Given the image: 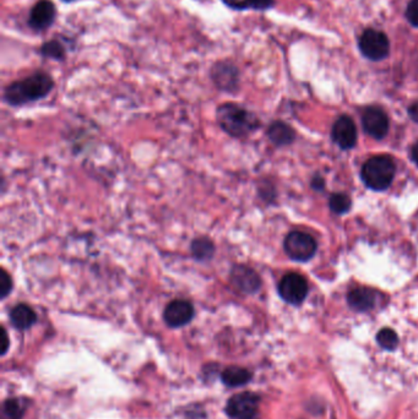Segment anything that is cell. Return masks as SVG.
Segmentation results:
<instances>
[{
  "label": "cell",
  "mask_w": 418,
  "mask_h": 419,
  "mask_svg": "<svg viewBox=\"0 0 418 419\" xmlns=\"http://www.w3.org/2000/svg\"><path fill=\"white\" fill-rule=\"evenodd\" d=\"M53 87L52 76L43 72H35L23 80L15 81L6 86L4 101L13 107H20L45 99Z\"/></svg>",
  "instance_id": "cell-1"
},
{
  "label": "cell",
  "mask_w": 418,
  "mask_h": 419,
  "mask_svg": "<svg viewBox=\"0 0 418 419\" xmlns=\"http://www.w3.org/2000/svg\"><path fill=\"white\" fill-rule=\"evenodd\" d=\"M216 121L220 128L231 138H243L260 126V121L254 113L236 103H223L216 111Z\"/></svg>",
  "instance_id": "cell-2"
},
{
  "label": "cell",
  "mask_w": 418,
  "mask_h": 419,
  "mask_svg": "<svg viewBox=\"0 0 418 419\" xmlns=\"http://www.w3.org/2000/svg\"><path fill=\"white\" fill-rule=\"evenodd\" d=\"M395 170V163L390 157H372L362 168V179L367 187L375 192H382L390 187Z\"/></svg>",
  "instance_id": "cell-3"
},
{
  "label": "cell",
  "mask_w": 418,
  "mask_h": 419,
  "mask_svg": "<svg viewBox=\"0 0 418 419\" xmlns=\"http://www.w3.org/2000/svg\"><path fill=\"white\" fill-rule=\"evenodd\" d=\"M260 397L254 393H237L226 406V413L233 419H260Z\"/></svg>",
  "instance_id": "cell-4"
},
{
  "label": "cell",
  "mask_w": 418,
  "mask_h": 419,
  "mask_svg": "<svg viewBox=\"0 0 418 419\" xmlns=\"http://www.w3.org/2000/svg\"><path fill=\"white\" fill-rule=\"evenodd\" d=\"M285 251L289 258L296 261H307L316 254V243L307 233L294 231L286 236Z\"/></svg>",
  "instance_id": "cell-5"
},
{
  "label": "cell",
  "mask_w": 418,
  "mask_h": 419,
  "mask_svg": "<svg viewBox=\"0 0 418 419\" xmlns=\"http://www.w3.org/2000/svg\"><path fill=\"white\" fill-rule=\"evenodd\" d=\"M360 50L370 60H382L389 54L390 43L382 32L367 30L360 36Z\"/></svg>",
  "instance_id": "cell-6"
},
{
  "label": "cell",
  "mask_w": 418,
  "mask_h": 419,
  "mask_svg": "<svg viewBox=\"0 0 418 419\" xmlns=\"http://www.w3.org/2000/svg\"><path fill=\"white\" fill-rule=\"evenodd\" d=\"M279 295L285 302L299 305L308 295V283L299 273H287L279 283Z\"/></svg>",
  "instance_id": "cell-7"
},
{
  "label": "cell",
  "mask_w": 418,
  "mask_h": 419,
  "mask_svg": "<svg viewBox=\"0 0 418 419\" xmlns=\"http://www.w3.org/2000/svg\"><path fill=\"white\" fill-rule=\"evenodd\" d=\"M230 282L243 295H254L262 287V280L258 272L245 265H235L231 268Z\"/></svg>",
  "instance_id": "cell-8"
},
{
  "label": "cell",
  "mask_w": 418,
  "mask_h": 419,
  "mask_svg": "<svg viewBox=\"0 0 418 419\" xmlns=\"http://www.w3.org/2000/svg\"><path fill=\"white\" fill-rule=\"evenodd\" d=\"M195 309L187 299H174L167 304L164 312V320L169 327H182L194 319Z\"/></svg>",
  "instance_id": "cell-9"
},
{
  "label": "cell",
  "mask_w": 418,
  "mask_h": 419,
  "mask_svg": "<svg viewBox=\"0 0 418 419\" xmlns=\"http://www.w3.org/2000/svg\"><path fill=\"white\" fill-rule=\"evenodd\" d=\"M211 79L214 81L215 86L221 91L233 94L236 92L240 85V74L235 65L231 62H220L215 64L211 70Z\"/></svg>",
  "instance_id": "cell-10"
},
{
  "label": "cell",
  "mask_w": 418,
  "mask_h": 419,
  "mask_svg": "<svg viewBox=\"0 0 418 419\" xmlns=\"http://www.w3.org/2000/svg\"><path fill=\"white\" fill-rule=\"evenodd\" d=\"M362 123L365 133L374 138H382L389 131V119L380 108H367Z\"/></svg>",
  "instance_id": "cell-11"
},
{
  "label": "cell",
  "mask_w": 418,
  "mask_h": 419,
  "mask_svg": "<svg viewBox=\"0 0 418 419\" xmlns=\"http://www.w3.org/2000/svg\"><path fill=\"white\" fill-rule=\"evenodd\" d=\"M55 15V6L50 0H38L31 9L28 23L35 31H45L52 26Z\"/></svg>",
  "instance_id": "cell-12"
},
{
  "label": "cell",
  "mask_w": 418,
  "mask_h": 419,
  "mask_svg": "<svg viewBox=\"0 0 418 419\" xmlns=\"http://www.w3.org/2000/svg\"><path fill=\"white\" fill-rule=\"evenodd\" d=\"M333 138L341 148H352L357 143V128L350 116H343L335 121Z\"/></svg>",
  "instance_id": "cell-13"
},
{
  "label": "cell",
  "mask_w": 418,
  "mask_h": 419,
  "mask_svg": "<svg viewBox=\"0 0 418 419\" xmlns=\"http://www.w3.org/2000/svg\"><path fill=\"white\" fill-rule=\"evenodd\" d=\"M347 302L357 312H368L378 302V293L370 288H356L347 295Z\"/></svg>",
  "instance_id": "cell-14"
},
{
  "label": "cell",
  "mask_w": 418,
  "mask_h": 419,
  "mask_svg": "<svg viewBox=\"0 0 418 419\" xmlns=\"http://www.w3.org/2000/svg\"><path fill=\"white\" fill-rule=\"evenodd\" d=\"M11 325L20 331L28 330L37 322V314L28 304H16L9 312Z\"/></svg>",
  "instance_id": "cell-15"
},
{
  "label": "cell",
  "mask_w": 418,
  "mask_h": 419,
  "mask_svg": "<svg viewBox=\"0 0 418 419\" xmlns=\"http://www.w3.org/2000/svg\"><path fill=\"white\" fill-rule=\"evenodd\" d=\"M216 246L208 236H198L191 243V254L196 261H209L214 258Z\"/></svg>",
  "instance_id": "cell-16"
},
{
  "label": "cell",
  "mask_w": 418,
  "mask_h": 419,
  "mask_svg": "<svg viewBox=\"0 0 418 419\" xmlns=\"http://www.w3.org/2000/svg\"><path fill=\"white\" fill-rule=\"evenodd\" d=\"M267 136L277 146H285L294 141V131L284 121H274L267 129Z\"/></svg>",
  "instance_id": "cell-17"
},
{
  "label": "cell",
  "mask_w": 418,
  "mask_h": 419,
  "mask_svg": "<svg viewBox=\"0 0 418 419\" xmlns=\"http://www.w3.org/2000/svg\"><path fill=\"white\" fill-rule=\"evenodd\" d=\"M221 379H223V383L230 388H240V386L250 383L252 379V373L250 370L240 368V366H228L223 370Z\"/></svg>",
  "instance_id": "cell-18"
},
{
  "label": "cell",
  "mask_w": 418,
  "mask_h": 419,
  "mask_svg": "<svg viewBox=\"0 0 418 419\" xmlns=\"http://www.w3.org/2000/svg\"><path fill=\"white\" fill-rule=\"evenodd\" d=\"M26 403L20 398H10L3 405V419H23Z\"/></svg>",
  "instance_id": "cell-19"
},
{
  "label": "cell",
  "mask_w": 418,
  "mask_h": 419,
  "mask_svg": "<svg viewBox=\"0 0 418 419\" xmlns=\"http://www.w3.org/2000/svg\"><path fill=\"white\" fill-rule=\"evenodd\" d=\"M377 342L384 349L394 351L399 344V336L392 329L385 327V329L379 331L378 334H377Z\"/></svg>",
  "instance_id": "cell-20"
},
{
  "label": "cell",
  "mask_w": 418,
  "mask_h": 419,
  "mask_svg": "<svg viewBox=\"0 0 418 419\" xmlns=\"http://www.w3.org/2000/svg\"><path fill=\"white\" fill-rule=\"evenodd\" d=\"M330 209L335 214H345L351 207V200L345 194H334L330 197Z\"/></svg>",
  "instance_id": "cell-21"
},
{
  "label": "cell",
  "mask_w": 418,
  "mask_h": 419,
  "mask_svg": "<svg viewBox=\"0 0 418 419\" xmlns=\"http://www.w3.org/2000/svg\"><path fill=\"white\" fill-rule=\"evenodd\" d=\"M42 54L45 55V57H48L50 59H63L65 57V50H64V47H63L60 43H59L58 40H50V42H47L45 45H42V50H41Z\"/></svg>",
  "instance_id": "cell-22"
},
{
  "label": "cell",
  "mask_w": 418,
  "mask_h": 419,
  "mask_svg": "<svg viewBox=\"0 0 418 419\" xmlns=\"http://www.w3.org/2000/svg\"><path fill=\"white\" fill-rule=\"evenodd\" d=\"M13 278L5 268H0V298L5 299L13 292Z\"/></svg>",
  "instance_id": "cell-23"
},
{
  "label": "cell",
  "mask_w": 418,
  "mask_h": 419,
  "mask_svg": "<svg viewBox=\"0 0 418 419\" xmlns=\"http://www.w3.org/2000/svg\"><path fill=\"white\" fill-rule=\"evenodd\" d=\"M406 18L414 26L418 27V0H411L407 10H406Z\"/></svg>",
  "instance_id": "cell-24"
},
{
  "label": "cell",
  "mask_w": 418,
  "mask_h": 419,
  "mask_svg": "<svg viewBox=\"0 0 418 419\" xmlns=\"http://www.w3.org/2000/svg\"><path fill=\"white\" fill-rule=\"evenodd\" d=\"M223 3L232 9L245 10L250 8L248 0H223Z\"/></svg>",
  "instance_id": "cell-25"
},
{
  "label": "cell",
  "mask_w": 418,
  "mask_h": 419,
  "mask_svg": "<svg viewBox=\"0 0 418 419\" xmlns=\"http://www.w3.org/2000/svg\"><path fill=\"white\" fill-rule=\"evenodd\" d=\"M250 8L257 10H265L272 6L274 0H248Z\"/></svg>",
  "instance_id": "cell-26"
},
{
  "label": "cell",
  "mask_w": 418,
  "mask_h": 419,
  "mask_svg": "<svg viewBox=\"0 0 418 419\" xmlns=\"http://www.w3.org/2000/svg\"><path fill=\"white\" fill-rule=\"evenodd\" d=\"M10 342L8 337V332L5 330L4 326H1V354H5L9 349Z\"/></svg>",
  "instance_id": "cell-27"
},
{
  "label": "cell",
  "mask_w": 418,
  "mask_h": 419,
  "mask_svg": "<svg viewBox=\"0 0 418 419\" xmlns=\"http://www.w3.org/2000/svg\"><path fill=\"white\" fill-rule=\"evenodd\" d=\"M409 116L414 119L416 123H418V101L414 102L409 109Z\"/></svg>",
  "instance_id": "cell-28"
},
{
  "label": "cell",
  "mask_w": 418,
  "mask_h": 419,
  "mask_svg": "<svg viewBox=\"0 0 418 419\" xmlns=\"http://www.w3.org/2000/svg\"><path fill=\"white\" fill-rule=\"evenodd\" d=\"M313 187H316V190H321V187H324V182H323V179H314V180H313Z\"/></svg>",
  "instance_id": "cell-29"
},
{
  "label": "cell",
  "mask_w": 418,
  "mask_h": 419,
  "mask_svg": "<svg viewBox=\"0 0 418 419\" xmlns=\"http://www.w3.org/2000/svg\"><path fill=\"white\" fill-rule=\"evenodd\" d=\"M412 158H414V163L418 165V143L412 148Z\"/></svg>",
  "instance_id": "cell-30"
},
{
  "label": "cell",
  "mask_w": 418,
  "mask_h": 419,
  "mask_svg": "<svg viewBox=\"0 0 418 419\" xmlns=\"http://www.w3.org/2000/svg\"><path fill=\"white\" fill-rule=\"evenodd\" d=\"M63 1H74V0H63Z\"/></svg>",
  "instance_id": "cell-31"
}]
</instances>
